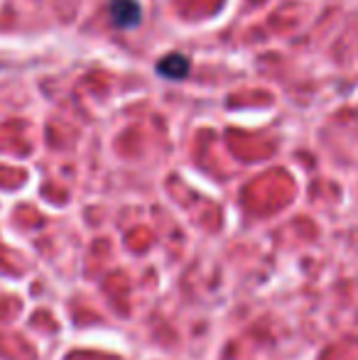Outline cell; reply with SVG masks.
I'll return each instance as SVG.
<instances>
[{"mask_svg": "<svg viewBox=\"0 0 358 360\" xmlns=\"http://www.w3.org/2000/svg\"><path fill=\"white\" fill-rule=\"evenodd\" d=\"M189 69H191V62L189 57L184 54H167L158 62V74L165 76V79H172V81H179L184 76H189Z\"/></svg>", "mask_w": 358, "mask_h": 360, "instance_id": "obj_2", "label": "cell"}, {"mask_svg": "<svg viewBox=\"0 0 358 360\" xmlns=\"http://www.w3.org/2000/svg\"><path fill=\"white\" fill-rule=\"evenodd\" d=\"M108 15L115 27L133 30V27H138L140 18H143V10H140L138 0H110Z\"/></svg>", "mask_w": 358, "mask_h": 360, "instance_id": "obj_1", "label": "cell"}]
</instances>
